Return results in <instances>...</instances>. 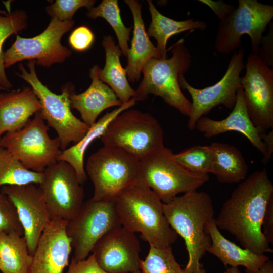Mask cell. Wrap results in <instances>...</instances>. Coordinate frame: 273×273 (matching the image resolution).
<instances>
[{
  "label": "cell",
  "instance_id": "cell-18",
  "mask_svg": "<svg viewBox=\"0 0 273 273\" xmlns=\"http://www.w3.org/2000/svg\"><path fill=\"white\" fill-rule=\"evenodd\" d=\"M67 222L50 221L39 238L28 273H63L72 250L66 232Z\"/></svg>",
  "mask_w": 273,
  "mask_h": 273
},
{
  "label": "cell",
  "instance_id": "cell-4",
  "mask_svg": "<svg viewBox=\"0 0 273 273\" xmlns=\"http://www.w3.org/2000/svg\"><path fill=\"white\" fill-rule=\"evenodd\" d=\"M171 48L170 58H153L144 65L143 79L133 98L137 102L146 100L149 94L159 96L166 104L189 117L191 102L183 94L179 79L190 67L191 55L183 39Z\"/></svg>",
  "mask_w": 273,
  "mask_h": 273
},
{
  "label": "cell",
  "instance_id": "cell-10",
  "mask_svg": "<svg viewBox=\"0 0 273 273\" xmlns=\"http://www.w3.org/2000/svg\"><path fill=\"white\" fill-rule=\"evenodd\" d=\"M39 111L20 130L0 138V146L12 153L27 170L42 173L58 161L62 153L59 139L51 138Z\"/></svg>",
  "mask_w": 273,
  "mask_h": 273
},
{
  "label": "cell",
  "instance_id": "cell-28",
  "mask_svg": "<svg viewBox=\"0 0 273 273\" xmlns=\"http://www.w3.org/2000/svg\"><path fill=\"white\" fill-rule=\"evenodd\" d=\"M32 261L24 235L0 232V270L2 273H28Z\"/></svg>",
  "mask_w": 273,
  "mask_h": 273
},
{
  "label": "cell",
  "instance_id": "cell-34",
  "mask_svg": "<svg viewBox=\"0 0 273 273\" xmlns=\"http://www.w3.org/2000/svg\"><path fill=\"white\" fill-rule=\"evenodd\" d=\"M94 0H56L46 8L47 13L51 18L60 21L72 20L75 13L80 8L85 7L87 10L93 7Z\"/></svg>",
  "mask_w": 273,
  "mask_h": 273
},
{
  "label": "cell",
  "instance_id": "cell-9",
  "mask_svg": "<svg viewBox=\"0 0 273 273\" xmlns=\"http://www.w3.org/2000/svg\"><path fill=\"white\" fill-rule=\"evenodd\" d=\"M273 18V6L257 0H239L238 6L220 20L215 47L221 54L240 48L242 36L250 38L252 53L258 54L263 33Z\"/></svg>",
  "mask_w": 273,
  "mask_h": 273
},
{
  "label": "cell",
  "instance_id": "cell-39",
  "mask_svg": "<svg viewBox=\"0 0 273 273\" xmlns=\"http://www.w3.org/2000/svg\"><path fill=\"white\" fill-rule=\"evenodd\" d=\"M262 231L267 242L273 243V199L268 203L262 223Z\"/></svg>",
  "mask_w": 273,
  "mask_h": 273
},
{
  "label": "cell",
  "instance_id": "cell-6",
  "mask_svg": "<svg viewBox=\"0 0 273 273\" xmlns=\"http://www.w3.org/2000/svg\"><path fill=\"white\" fill-rule=\"evenodd\" d=\"M35 65V60L29 61L28 71L20 63L21 73L17 75L27 82L36 94L41 105L40 115L48 126L57 132L61 149L63 151L70 144H75L80 141L90 127L77 118L71 111L69 96L73 86L71 84L66 85L61 94L53 93L37 77Z\"/></svg>",
  "mask_w": 273,
  "mask_h": 273
},
{
  "label": "cell",
  "instance_id": "cell-33",
  "mask_svg": "<svg viewBox=\"0 0 273 273\" xmlns=\"http://www.w3.org/2000/svg\"><path fill=\"white\" fill-rule=\"evenodd\" d=\"M173 158L188 170L197 174L211 173L212 154L209 145H197L173 154Z\"/></svg>",
  "mask_w": 273,
  "mask_h": 273
},
{
  "label": "cell",
  "instance_id": "cell-25",
  "mask_svg": "<svg viewBox=\"0 0 273 273\" xmlns=\"http://www.w3.org/2000/svg\"><path fill=\"white\" fill-rule=\"evenodd\" d=\"M102 44L106 59L103 69H99V78L114 91L123 104L127 103L134 97L135 90L130 85L125 69L120 62L121 51L111 35L104 36Z\"/></svg>",
  "mask_w": 273,
  "mask_h": 273
},
{
  "label": "cell",
  "instance_id": "cell-36",
  "mask_svg": "<svg viewBox=\"0 0 273 273\" xmlns=\"http://www.w3.org/2000/svg\"><path fill=\"white\" fill-rule=\"evenodd\" d=\"M94 39L91 30L86 26H81L72 32L69 37V43L73 49L84 51L92 45Z\"/></svg>",
  "mask_w": 273,
  "mask_h": 273
},
{
  "label": "cell",
  "instance_id": "cell-43",
  "mask_svg": "<svg viewBox=\"0 0 273 273\" xmlns=\"http://www.w3.org/2000/svg\"><path fill=\"white\" fill-rule=\"evenodd\" d=\"M223 273H241L238 267H228Z\"/></svg>",
  "mask_w": 273,
  "mask_h": 273
},
{
  "label": "cell",
  "instance_id": "cell-3",
  "mask_svg": "<svg viewBox=\"0 0 273 273\" xmlns=\"http://www.w3.org/2000/svg\"><path fill=\"white\" fill-rule=\"evenodd\" d=\"M115 203L121 226L140 233L149 245L165 248L176 242L178 235L165 217L164 203L150 189L132 185L115 198Z\"/></svg>",
  "mask_w": 273,
  "mask_h": 273
},
{
  "label": "cell",
  "instance_id": "cell-37",
  "mask_svg": "<svg viewBox=\"0 0 273 273\" xmlns=\"http://www.w3.org/2000/svg\"><path fill=\"white\" fill-rule=\"evenodd\" d=\"M67 273H107L98 264L92 254L84 260L75 261L71 260Z\"/></svg>",
  "mask_w": 273,
  "mask_h": 273
},
{
  "label": "cell",
  "instance_id": "cell-8",
  "mask_svg": "<svg viewBox=\"0 0 273 273\" xmlns=\"http://www.w3.org/2000/svg\"><path fill=\"white\" fill-rule=\"evenodd\" d=\"M163 136L150 113L127 109L109 123L100 138L104 146L120 148L140 159L163 146Z\"/></svg>",
  "mask_w": 273,
  "mask_h": 273
},
{
  "label": "cell",
  "instance_id": "cell-21",
  "mask_svg": "<svg viewBox=\"0 0 273 273\" xmlns=\"http://www.w3.org/2000/svg\"><path fill=\"white\" fill-rule=\"evenodd\" d=\"M99 68L95 65L90 69L92 82L86 90L77 94L73 88L69 96L71 108L79 112L82 121L89 127L96 122L98 117L104 110L123 104L114 91L99 79Z\"/></svg>",
  "mask_w": 273,
  "mask_h": 273
},
{
  "label": "cell",
  "instance_id": "cell-19",
  "mask_svg": "<svg viewBox=\"0 0 273 273\" xmlns=\"http://www.w3.org/2000/svg\"><path fill=\"white\" fill-rule=\"evenodd\" d=\"M195 129L206 138L231 131L239 132L261 153L263 157V161L265 160L266 146L261 139V134L250 118L242 87L238 90L235 105L226 118L217 120L204 116L197 121Z\"/></svg>",
  "mask_w": 273,
  "mask_h": 273
},
{
  "label": "cell",
  "instance_id": "cell-38",
  "mask_svg": "<svg viewBox=\"0 0 273 273\" xmlns=\"http://www.w3.org/2000/svg\"><path fill=\"white\" fill-rule=\"evenodd\" d=\"M272 23L270 25L269 31L267 36L263 37L258 55L265 61L269 66H272Z\"/></svg>",
  "mask_w": 273,
  "mask_h": 273
},
{
  "label": "cell",
  "instance_id": "cell-5",
  "mask_svg": "<svg viewBox=\"0 0 273 273\" xmlns=\"http://www.w3.org/2000/svg\"><path fill=\"white\" fill-rule=\"evenodd\" d=\"M173 154L163 145L140 159L134 184L150 189L164 204L179 194L197 191L209 179L208 174L185 168L174 159Z\"/></svg>",
  "mask_w": 273,
  "mask_h": 273
},
{
  "label": "cell",
  "instance_id": "cell-15",
  "mask_svg": "<svg viewBox=\"0 0 273 273\" xmlns=\"http://www.w3.org/2000/svg\"><path fill=\"white\" fill-rule=\"evenodd\" d=\"M241 85L250 118L261 134L273 127V70L258 54L247 59Z\"/></svg>",
  "mask_w": 273,
  "mask_h": 273
},
{
  "label": "cell",
  "instance_id": "cell-22",
  "mask_svg": "<svg viewBox=\"0 0 273 273\" xmlns=\"http://www.w3.org/2000/svg\"><path fill=\"white\" fill-rule=\"evenodd\" d=\"M133 19V37L127 54L126 66L127 79L134 83L140 78L144 65L152 58H161L156 47L150 40L145 29L141 5L136 0H125Z\"/></svg>",
  "mask_w": 273,
  "mask_h": 273
},
{
  "label": "cell",
  "instance_id": "cell-20",
  "mask_svg": "<svg viewBox=\"0 0 273 273\" xmlns=\"http://www.w3.org/2000/svg\"><path fill=\"white\" fill-rule=\"evenodd\" d=\"M40 102L31 87L0 93V138L24 127L40 111Z\"/></svg>",
  "mask_w": 273,
  "mask_h": 273
},
{
  "label": "cell",
  "instance_id": "cell-45",
  "mask_svg": "<svg viewBox=\"0 0 273 273\" xmlns=\"http://www.w3.org/2000/svg\"><path fill=\"white\" fill-rule=\"evenodd\" d=\"M0 90L6 91V90H6L5 88H3V87H2L0 86Z\"/></svg>",
  "mask_w": 273,
  "mask_h": 273
},
{
  "label": "cell",
  "instance_id": "cell-32",
  "mask_svg": "<svg viewBox=\"0 0 273 273\" xmlns=\"http://www.w3.org/2000/svg\"><path fill=\"white\" fill-rule=\"evenodd\" d=\"M140 270L141 273H187L176 261L171 247L151 245L145 259L141 261Z\"/></svg>",
  "mask_w": 273,
  "mask_h": 273
},
{
  "label": "cell",
  "instance_id": "cell-16",
  "mask_svg": "<svg viewBox=\"0 0 273 273\" xmlns=\"http://www.w3.org/2000/svg\"><path fill=\"white\" fill-rule=\"evenodd\" d=\"M0 192L15 206L29 252L32 256L43 230L51 220L39 187L32 183L6 185L1 187Z\"/></svg>",
  "mask_w": 273,
  "mask_h": 273
},
{
  "label": "cell",
  "instance_id": "cell-7",
  "mask_svg": "<svg viewBox=\"0 0 273 273\" xmlns=\"http://www.w3.org/2000/svg\"><path fill=\"white\" fill-rule=\"evenodd\" d=\"M139 159L126 151L104 146L92 154L85 171L93 184L92 199L112 200L135 183Z\"/></svg>",
  "mask_w": 273,
  "mask_h": 273
},
{
  "label": "cell",
  "instance_id": "cell-26",
  "mask_svg": "<svg viewBox=\"0 0 273 273\" xmlns=\"http://www.w3.org/2000/svg\"><path fill=\"white\" fill-rule=\"evenodd\" d=\"M212 154L211 173L221 183H238L244 180L248 166L241 152L227 143L214 142L209 145Z\"/></svg>",
  "mask_w": 273,
  "mask_h": 273
},
{
  "label": "cell",
  "instance_id": "cell-12",
  "mask_svg": "<svg viewBox=\"0 0 273 273\" xmlns=\"http://www.w3.org/2000/svg\"><path fill=\"white\" fill-rule=\"evenodd\" d=\"M39 187L51 220L68 221L78 213L84 203V191L76 173L69 163L58 161L42 172Z\"/></svg>",
  "mask_w": 273,
  "mask_h": 273
},
{
  "label": "cell",
  "instance_id": "cell-27",
  "mask_svg": "<svg viewBox=\"0 0 273 273\" xmlns=\"http://www.w3.org/2000/svg\"><path fill=\"white\" fill-rule=\"evenodd\" d=\"M147 3L151 16L147 34L149 37H153L156 40V47L161 58H167V43L172 36L190 30L204 31L207 27V23L203 21L194 19L176 21L168 18L158 11L152 1L148 0Z\"/></svg>",
  "mask_w": 273,
  "mask_h": 273
},
{
  "label": "cell",
  "instance_id": "cell-44",
  "mask_svg": "<svg viewBox=\"0 0 273 273\" xmlns=\"http://www.w3.org/2000/svg\"><path fill=\"white\" fill-rule=\"evenodd\" d=\"M9 13L7 12L5 10L0 9V15L6 16L8 15Z\"/></svg>",
  "mask_w": 273,
  "mask_h": 273
},
{
  "label": "cell",
  "instance_id": "cell-35",
  "mask_svg": "<svg viewBox=\"0 0 273 273\" xmlns=\"http://www.w3.org/2000/svg\"><path fill=\"white\" fill-rule=\"evenodd\" d=\"M0 232H16L24 235L16 208L9 198L0 192Z\"/></svg>",
  "mask_w": 273,
  "mask_h": 273
},
{
  "label": "cell",
  "instance_id": "cell-46",
  "mask_svg": "<svg viewBox=\"0 0 273 273\" xmlns=\"http://www.w3.org/2000/svg\"><path fill=\"white\" fill-rule=\"evenodd\" d=\"M133 273H141L140 270L136 271Z\"/></svg>",
  "mask_w": 273,
  "mask_h": 273
},
{
  "label": "cell",
  "instance_id": "cell-29",
  "mask_svg": "<svg viewBox=\"0 0 273 273\" xmlns=\"http://www.w3.org/2000/svg\"><path fill=\"white\" fill-rule=\"evenodd\" d=\"M43 176L26 169L7 149L0 146V188L6 185H38Z\"/></svg>",
  "mask_w": 273,
  "mask_h": 273
},
{
  "label": "cell",
  "instance_id": "cell-30",
  "mask_svg": "<svg viewBox=\"0 0 273 273\" xmlns=\"http://www.w3.org/2000/svg\"><path fill=\"white\" fill-rule=\"evenodd\" d=\"M86 15L90 19L101 17L107 21L116 34L122 55L127 57L132 27H126L123 23L118 1L103 0L97 7L88 9Z\"/></svg>",
  "mask_w": 273,
  "mask_h": 273
},
{
  "label": "cell",
  "instance_id": "cell-1",
  "mask_svg": "<svg viewBox=\"0 0 273 273\" xmlns=\"http://www.w3.org/2000/svg\"><path fill=\"white\" fill-rule=\"evenodd\" d=\"M273 184L266 169L250 174L232 192L215 218L219 230L234 236L242 247L257 254L272 252L262 231V223Z\"/></svg>",
  "mask_w": 273,
  "mask_h": 273
},
{
  "label": "cell",
  "instance_id": "cell-23",
  "mask_svg": "<svg viewBox=\"0 0 273 273\" xmlns=\"http://www.w3.org/2000/svg\"><path fill=\"white\" fill-rule=\"evenodd\" d=\"M208 230L211 244L207 252L217 257L226 267L242 266L249 273H257L269 260V257L265 254H256L229 240L220 232L215 219L209 224Z\"/></svg>",
  "mask_w": 273,
  "mask_h": 273
},
{
  "label": "cell",
  "instance_id": "cell-41",
  "mask_svg": "<svg viewBox=\"0 0 273 273\" xmlns=\"http://www.w3.org/2000/svg\"><path fill=\"white\" fill-rule=\"evenodd\" d=\"M261 139L264 143L267 151L266 157L264 163H267L270 159L273 152V132L265 133L261 135Z\"/></svg>",
  "mask_w": 273,
  "mask_h": 273
},
{
  "label": "cell",
  "instance_id": "cell-2",
  "mask_svg": "<svg viewBox=\"0 0 273 273\" xmlns=\"http://www.w3.org/2000/svg\"><path fill=\"white\" fill-rule=\"evenodd\" d=\"M163 210L170 226L184 240L188 254L184 270L205 273L200 260L211 246L208 226L215 219L210 196L197 191L185 193L164 203Z\"/></svg>",
  "mask_w": 273,
  "mask_h": 273
},
{
  "label": "cell",
  "instance_id": "cell-11",
  "mask_svg": "<svg viewBox=\"0 0 273 273\" xmlns=\"http://www.w3.org/2000/svg\"><path fill=\"white\" fill-rule=\"evenodd\" d=\"M115 200L84 202L77 215L68 221L66 232L71 240L76 262L84 260L106 233L121 226Z\"/></svg>",
  "mask_w": 273,
  "mask_h": 273
},
{
  "label": "cell",
  "instance_id": "cell-17",
  "mask_svg": "<svg viewBox=\"0 0 273 273\" xmlns=\"http://www.w3.org/2000/svg\"><path fill=\"white\" fill-rule=\"evenodd\" d=\"M140 251L135 233L121 226L102 237L91 252L99 266L107 273H133L140 270Z\"/></svg>",
  "mask_w": 273,
  "mask_h": 273
},
{
  "label": "cell",
  "instance_id": "cell-31",
  "mask_svg": "<svg viewBox=\"0 0 273 273\" xmlns=\"http://www.w3.org/2000/svg\"><path fill=\"white\" fill-rule=\"evenodd\" d=\"M27 19L26 12L22 10H16L6 16L0 15V86L7 90L13 85L5 72L3 46L9 36L27 28Z\"/></svg>",
  "mask_w": 273,
  "mask_h": 273
},
{
  "label": "cell",
  "instance_id": "cell-13",
  "mask_svg": "<svg viewBox=\"0 0 273 273\" xmlns=\"http://www.w3.org/2000/svg\"><path fill=\"white\" fill-rule=\"evenodd\" d=\"M74 21H60L51 18L46 29L32 38L17 35L15 42L4 53V65L8 68L25 60H35L36 64L49 68L62 63L71 54V51L61 43L62 36L72 29Z\"/></svg>",
  "mask_w": 273,
  "mask_h": 273
},
{
  "label": "cell",
  "instance_id": "cell-40",
  "mask_svg": "<svg viewBox=\"0 0 273 273\" xmlns=\"http://www.w3.org/2000/svg\"><path fill=\"white\" fill-rule=\"evenodd\" d=\"M199 1L211 9L220 20L225 18L235 9L233 5L227 4L222 1L200 0Z\"/></svg>",
  "mask_w": 273,
  "mask_h": 273
},
{
  "label": "cell",
  "instance_id": "cell-42",
  "mask_svg": "<svg viewBox=\"0 0 273 273\" xmlns=\"http://www.w3.org/2000/svg\"><path fill=\"white\" fill-rule=\"evenodd\" d=\"M257 273H273V263L269 259L258 270Z\"/></svg>",
  "mask_w": 273,
  "mask_h": 273
},
{
  "label": "cell",
  "instance_id": "cell-24",
  "mask_svg": "<svg viewBox=\"0 0 273 273\" xmlns=\"http://www.w3.org/2000/svg\"><path fill=\"white\" fill-rule=\"evenodd\" d=\"M136 102L135 99L132 98L127 103L123 104L110 112H107L90 127L80 141L62 151L58 161L66 162L72 166L81 185H83L87 179L84 166V157L88 146L97 138L101 136L109 123L115 117L133 106Z\"/></svg>",
  "mask_w": 273,
  "mask_h": 273
},
{
  "label": "cell",
  "instance_id": "cell-14",
  "mask_svg": "<svg viewBox=\"0 0 273 273\" xmlns=\"http://www.w3.org/2000/svg\"><path fill=\"white\" fill-rule=\"evenodd\" d=\"M244 49L241 48L233 54L222 78L213 85L204 88L191 86L184 75L179 79L181 89L187 90L192 98L191 109L187 123L190 130L195 129L197 121L217 106L229 110L234 108L239 89L241 87L240 74L245 67Z\"/></svg>",
  "mask_w": 273,
  "mask_h": 273
}]
</instances>
